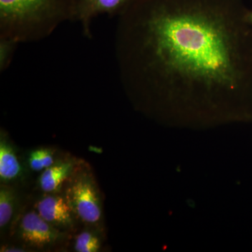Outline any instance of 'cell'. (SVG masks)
<instances>
[{"label": "cell", "instance_id": "4", "mask_svg": "<svg viewBox=\"0 0 252 252\" xmlns=\"http://www.w3.org/2000/svg\"><path fill=\"white\" fill-rule=\"evenodd\" d=\"M16 236L26 248L44 250L65 238L61 231L48 223L36 210L23 214L16 226Z\"/></svg>", "mask_w": 252, "mask_h": 252}, {"label": "cell", "instance_id": "9", "mask_svg": "<svg viewBox=\"0 0 252 252\" xmlns=\"http://www.w3.org/2000/svg\"><path fill=\"white\" fill-rule=\"evenodd\" d=\"M18 193L14 187L8 184L0 186V230L4 233L9 229L17 211Z\"/></svg>", "mask_w": 252, "mask_h": 252}, {"label": "cell", "instance_id": "8", "mask_svg": "<svg viewBox=\"0 0 252 252\" xmlns=\"http://www.w3.org/2000/svg\"><path fill=\"white\" fill-rule=\"evenodd\" d=\"M74 172L72 161L55 162L54 165L41 172L39 178V187L46 193H58Z\"/></svg>", "mask_w": 252, "mask_h": 252}, {"label": "cell", "instance_id": "13", "mask_svg": "<svg viewBox=\"0 0 252 252\" xmlns=\"http://www.w3.org/2000/svg\"><path fill=\"white\" fill-rule=\"evenodd\" d=\"M1 252H26V249L14 246H4L1 248Z\"/></svg>", "mask_w": 252, "mask_h": 252}, {"label": "cell", "instance_id": "10", "mask_svg": "<svg viewBox=\"0 0 252 252\" xmlns=\"http://www.w3.org/2000/svg\"><path fill=\"white\" fill-rule=\"evenodd\" d=\"M54 153L52 149L39 148L30 152L28 162L30 168L34 172L44 171L55 163Z\"/></svg>", "mask_w": 252, "mask_h": 252}, {"label": "cell", "instance_id": "14", "mask_svg": "<svg viewBox=\"0 0 252 252\" xmlns=\"http://www.w3.org/2000/svg\"><path fill=\"white\" fill-rule=\"evenodd\" d=\"M247 21L250 24L252 25V12L250 13V14L247 15Z\"/></svg>", "mask_w": 252, "mask_h": 252}, {"label": "cell", "instance_id": "2", "mask_svg": "<svg viewBox=\"0 0 252 252\" xmlns=\"http://www.w3.org/2000/svg\"><path fill=\"white\" fill-rule=\"evenodd\" d=\"M74 0H0V37L41 40L72 20Z\"/></svg>", "mask_w": 252, "mask_h": 252}, {"label": "cell", "instance_id": "3", "mask_svg": "<svg viewBox=\"0 0 252 252\" xmlns=\"http://www.w3.org/2000/svg\"><path fill=\"white\" fill-rule=\"evenodd\" d=\"M77 220L86 224H98L102 217L100 192L91 172L74 171L67 181L64 194Z\"/></svg>", "mask_w": 252, "mask_h": 252}, {"label": "cell", "instance_id": "6", "mask_svg": "<svg viewBox=\"0 0 252 252\" xmlns=\"http://www.w3.org/2000/svg\"><path fill=\"white\" fill-rule=\"evenodd\" d=\"M131 0H74L72 20L80 23L83 32L91 37V24L99 14L114 15L124 9Z\"/></svg>", "mask_w": 252, "mask_h": 252}, {"label": "cell", "instance_id": "5", "mask_svg": "<svg viewBox=\"0 0 252 252\" xmlns=\"http://www.w3.org/2000/svg\"><path fill=\"white\" fill-rule=\"evenodd\" d=\"M47 193L36 202L34 208L50 224L61 231L72 230L77 220L64 195Z\"/></svg>", "mask_w": 252, "mask_h": 252}, {"label": "cell", "instance_id": "1", "mask_svg": "<svg viewBox=\"0 0 252 252\" xmlns=\"http://www.w3.org/2000/svg\"><path fill=\"white\" fill-rule=\"evenodd\" d=\"M235 0H131L116 51L126 86L193 102L229 99L245 77Z\"/></svg>", "mask_w": 252, "mask_h": 252}, {"label": "cell", "instance_id": "12", "mask_svg": "<svg viewBox=\"0 0 252 252\" xmlns=\"http://www.w3.org/2000/svg\"><path fill=\"white\" fill-rule=\"evenodd\" d=\"M18 42L9 38L0 37V70L9 67Z\"/></svg>", "mask_w": 252, "mask_h": 252}, {"label": "cell", "instance_id": "11", "mask_svg": "<svg viewBox=\"0 0 252 252\" xmlns=\"http://www.w3.org/2000/svg\"><path fill=\"white\" fill-rule=\"evenodd\" d=\"M74 247L77 252H97L102 247V240L97 233L86 230L76 237Z\"/></svg>", "mask_w": 252, "mask_h": 252}, {"label": "cell", "instance_id": "7", "mask_svg": "<svg viewBox=\"0 0 252 252\" xmlns=\"http://www.w3.org/2000/svg\"><path fill=\"white\" fill-rule=\"evenodd\" d=\"M23 175L22 165L16 151L7 137L1 131L0 136V180L8 184L20 180Z\"/></svg>", "mask_w": 252, "mask_h": 252}]
</instances>
